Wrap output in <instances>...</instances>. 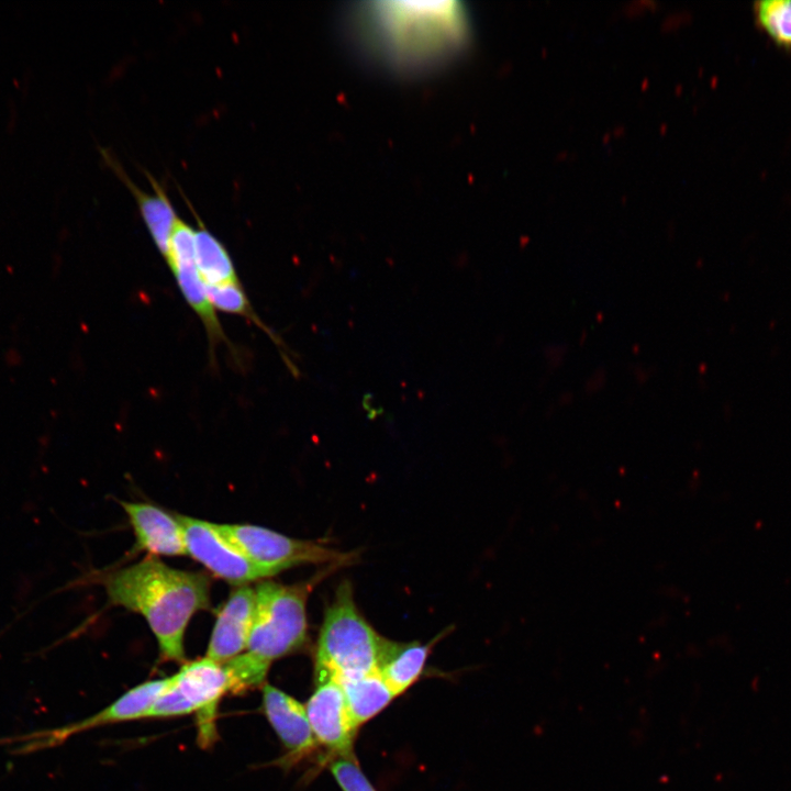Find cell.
Returning a JSON list of instances; mask_svg holds the SVG:
<instances>
[{"instance_id":"1","label":"cell","mask_w":791,"mask_h":791,"mask_svg":"<svg viewBox=\"0 0 791 791\" xmlns=\"http://www.w3.org/2000/svg\"><path fill=\"white\" fill-rule=\"evenodd\" d=\"M364 45L399 71H422L453 58L469 36L467 11L456 1H374L355 10Z\"/></svg>"},{"instance_id":"2","label":"cell","mask_w":791,"mask_h":791,"mask_svg":"<svg viewBox=\"0 0 791 791\" xmlns=\"http://www.w3.org/2000/svg\"><path fill=\"white\" fill-rule=\"evenodd\" d=\"M102 581L112 605L145 617L163 660H185L189 621L198 611L210 608L211 581L207 573L175 569L151 556L107 573Z\"/></svg>"},{"instance_id":"3","label":"cell","mask_w":791,"mask_h":791,"mask_svg":"<svg viewBox=\"0 0 791 791\" xmlns=\"http://www.w3.org/2000/svg\"><path fill=\"white\" fill-rule=\"evenodd\" d=\"M382 636L360 614L348 581L325 610L315 647L314 675L338 682L378 671Z\"/></svg>"},{"instance_id":"4","label":"cell","mask_w":791,"mask_h":791,"mask_svg":"<svg viewBox=\"0 0 791 791\" xmlns=\"http://www.w3.org/2000/svg\"><path fill=\"white\" fill-rule=\"evenodd\" d=\"M327 567L310 581L282 584L263 581L255 588L256 603L246 650L267 665L300 650L308 640L307 601L313 584L337 569Z\"/></svg>"},{"instance_id":"5","label":"cell","mask_w":791,"mask_h":791,"mask_svg":"<svg viewBox=\"0 0 791 791\" xmlns=\"http://www.w3.org/2000/svg\"><path fill=\"white\" fill-rule=\"evenodd\" d=\"M233 693V681L224 662L208 657L186 662L168 678L146 718L171 717L196 712L199 742L208 747L215 739V715L220 700Z\"/></svg>"},{"instance_id":"6","label":"cell","mask_w":791,"mask_h":791,"mask_svg":"<svg viewBox=\"0 0 791 791\" xmlns=\"http://www.w3.org/2000/svg\"><path fill=\"white\" fill-rule=\"evenodd\" d=\"M220 534L267 577L286 569L323 564L344 567L354 561L355 554L343 553L324 544L297 539L266 527L249 524H215Z\"/></svg>"},{"instance_id":"7","label":"cell","mask_w":791,"mask_h":791,"mask_svg":"<svg viewBox=\"0 0 791 791\" xmlns=\"http://www.w3.org/2000/svg\"><path fill=\"white\" fill-rule=\"evenodd\" d=\"M176 517L183 531L187 555L214 576L237 587L268 578L220 534L215 523L185 515Z\"/></svg>"},{"instance_id":"8","label":"cell","mask_w":791,"mask_h":791,"mask_svg":"<svg viewBox=\"0 0 791 791\" xmlns=\"http://www.w3.org/2000/svg\"><path fill=\"white\" fill-rule=\"evenodd\" d=\"M166 263L186 302L202 322L213 355L220 343L227 344V338L196 265L194 229L181 219L174 230Z\"/></svg>"},{"instance_id":"9","label":"cell","mask_w":791,"mask_h":791,"mask_svg":"<svg viewBox=\"0 0 791 791\" xmlns=\"http://www.w3.org/2000/svg\"><path fill=\"white\" fill-rule=\"evenodd\" d=\"M315 689L305 710L319 745L337 757L353 756L357 728L354 726L339 682L325 675H314Z\"/></svg>"},{"instance_id":"10","label":"cell","mask_w":791,"mask_h":791,"mask_svg":"<svg viewBox=\"0 0 791 791\" xmlns=\"http://www.w3.org/2000/svg\"><path fill=\"white\" fill-rule=\"evenodd\" d=\"M167 683L168 678L143 682L122 694L103 710L80 722L34 735L30 738V743L24 746V749L35 750L37 748L52 747L63 743L75 734L93 727L123 721L146 718L148 711L164 691Z\"/></svg>"},{"instance_id":"11","label":"cell","mask_w":791,"mask_h":791,"mask_svg":"<svg viewBox=\"0 0 791 791\" xmlns=\"http://www.w3.org/2000/svg\"><path fill=\"white\" fill-rule=\"evenodd\" d=\"M264 713L287 750V764L311 755L319 746L305 706L282 690L264 684Z\"/></svg>"},{"instance_id":"12","label":"cell","mask_w":791,"mask_h":791,"mask_svg":"<svg viewBox=\"0 0 791 791\" xmlns=\"http://www.w3.org/2000/svg\"><path fill=\"white\" fill-rule=\"evenodd\" d=\"M255 589L238 586L220 610L207 649V657L225 662L247 647L255 613Z\"/></svg>"},{"instance_id":"13","label":"cell","mask_w":791,"mask_h":791,"mask_svg":"<svg viewBox=\"0 0 791 791\" xmlns=\"http://www.w3.org/2000/svg\"><path fill=\"white\" fill-rule=\"evenodd\" d=\"M132 525L138 550L152 555H187L182 527L176 515L148 503L121 502Z\"/></svg>"},{"instance_id":"14","label":"cell","mask_w":791,"mask_h":791,"mask_svg":"<svg viewBox=\"0 0 791 791\" xmlns=\"http://www.w3.org/2000/svg\"><path fill=\"white\" fill-rule=\"evenodd\" d=\"M103 157L134 197L149 236L166 260L174 230L180 219L166 191L147 171L145 174L151 181L153 193L144 191L131 180L121 165L107 151H103Z\"/></svg>"},{"instance_id":"15","label":"cell","mask_w":791,"mask_h":791,"mask_svg":"<svg viewBox=\"0 0 791 791\" xmlns=\"http://www.w3.org/2000/svg\"><path fill=\"white\" fill-rule=\"evenodd\" d=\"M441 638L442 634L427 644L382 638L378 672L396 697L404 693L420 679L433 646Z\"/></svg>"},{"instance_id":"16","label":"cell","mask_w":791,"mask_h":791,"mask_svg":"<svg viewBox=\"0 0 791 791\" xmlns=\"http://www.w3.org/2000/svg\"><path fill=\"white\" fill-rule=\"evenodd\" d=\"M354 726H359L383 711L396 698L378 671L339 682Z\"/></svg>"},{"instance_id":"17","label":"cell","mask_w":791,"mask_h":791,"mask_svg":"<svg viewBox=\"0 0 791 791\" xmlns=\"http://www.w3.org/2000/svg\"><path fill=\"white\" fill-rule=\"evenodd\" d=\"M189 204V201H187ZM197 220L194 229V257L198 271L205 286H218L238 280L226 246L204 225L189 204Z\"/></svg>"},{"instance_id":"18","label":"cell","mask_w":791,"mask_h":791,"mask_svg":"<svg viewBox=\"0 0 791 791\" xmlns=\"http://www.w3.org/2000/svg\"><path fill=\"white\" fill-rule=\"evenodd\" d=\"M755 25L780 49L791 52V0L754 2Z\"/></svg>"},{"instance_id":"19","label":"cell","mask_w":791,"mask_h":791,"mask_svg":"<svg viewBox=\"0 0 791 791\" xmlns=\"http://www.w3.org/2000/svg\"><path fill=\"white\" fill-rule=\"evenodd\" d=\"M205 287L210 302L215 310L243 316L255 323V325L261 330L270 333L256 315L239 279L218 286Z\"/></svg>"},{"instance_id":"20","label":"cell","mask_w":791,"mask_h":791,"mask_svg":"<svg viewBox=\"0 0 791 791\" xmlns=\"http://www.w3.org/2000/svg\"><path fill=\"white\" fill-rule=\"evenodd\" d=\"M330 769L343 791H377L354 756L335 758Z\"/></svg>"}]
</instances>
